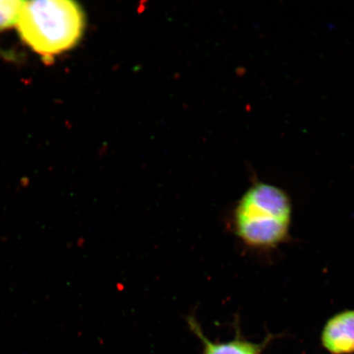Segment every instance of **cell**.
<instances>
[{"label": "cell", "mask_w": 354, "mask_h": 354, "mask_svg": "<svg viewBox=\"0 0 354 354\" xmlns=\"http://www.w3.org/2000/svg\"><path fill=\"white\" fill-rule=\"evenodd\" d=\"M24 1L0 0V32L17 25Z\"/></svg>", "instance_id": "5b68a950"}, {"label": "cell", "mask_w": 354, "mask_h": 354, "mask_svg": "<svg viewBox=\"0 0 354 354\" xmlns=\"http://www.w3.org/2000/svg\"><path fill=\"white\" fill-rule=\"evenodd\" d=\"M292 205L284 190L257 181L239 201L233 214V227L245 245L269 250L289 236Z\"/></svg>", "instance_id": "6da1fadb"}, {"label": "cell", "mask_w": 354, "mask_h": 354, "mask_svg": "<svg viewBox=\"0 0 354 354\" xmlns=\"http://www.w3.org/2000/svg\"><path fill=\"white\" fill-rule=\"evenodd\" d=\"M188 324L193 333L196 335L203 344V354H260L263 344L248 342L236 339L227 343H214L203 335L201 327L192 317H189Z\"/></svg>", "instance_id": "277c9868"}, {"label": "cell", "mask_w": 354, "mask_h": 354, "mask_svg": "<svg viewBox=\"0 0 354 354\" xmlns=\"http://www.w3.org/2000/svg\"><path fill=\"white\" fill-rule=\"evenodd\" d=\"M17 26L26 46L50 60L76 46L85 20L82 8L73 1L35 0L24 1Z\"/></svg>", "instance_id": "7a4b0ae2"}, {"label": "cell", "mask_w": 354, "mask_h": 354, "mask_svg": "<svg viewBox=\"0 0 354 354\" xmlns=\"http://www.w3.org/2000/svg\"><path fill=\"white\" fill-rule=\"evenodd\" d=\"M322 340L324 347L332 353L354 352V310L332 317L323 329Z\"/></svg>", "instance_id": "3957f363"}]
</instances>
